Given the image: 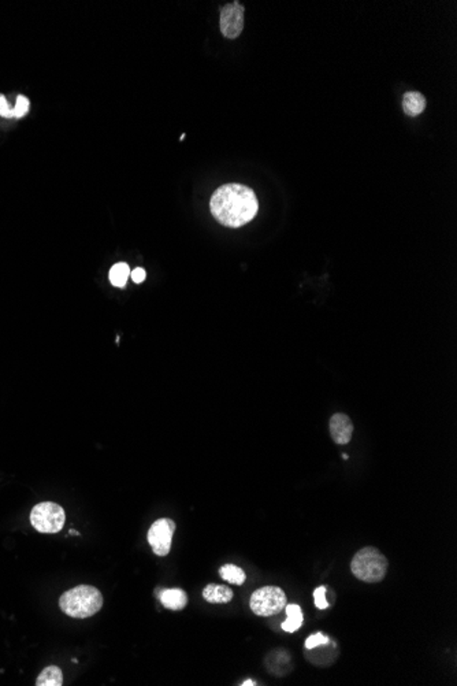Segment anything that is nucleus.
<instances>
[{
    "label": "nucleus",
    "instance_id": "nucleus-12",
    "mask_svg": "<svg viewBox=\"0 0 457 686\" xmlns=\"http://www.w3.org/2000/svg\"><path fill=\"white\" fill-rule=\"evenodd\" d=\"M63 673L58 666H48L36 680V686H62Z\"/></svg>",
    "mask_w": 457,
    "mask_h": 686
},
{
    "label": "nucleus",
    "instance_id": "nucleus-18",
    "mask_svg": "<svg viewBox=\"0 0 457 686\" xmlns=\"http://www.w3.org/2000/svg\"><path fill=\"white\" fill-rule=\"evenodd\" d=\"M314 600H315V606L319 608V610H324L329 607V603L326 600V588L324 586H319L315 589L314 592Z\"/></svg>",
    "mask_w": 457,
    "mask_h": 686
},
{
    "label": "nucleus",
    "instance_id": "nucleus-2",
    "mask_svg": "<svg viewBox=\"0 0 457 686\" xmlns=\"http://www.w3.org/2000/svg\"><path fill=\"white\" fill-rule=\"evenodd\" d=\"M59 607L70 618H91L102 610L103 596L92 585H78L61 596Z\"/></svg>",
    "mask_w": 457,
    "mask_h": 686
},
{
    "label": "nucleus",
    "instance_id": "nucleus-19",
    "mask_svg": "<svg viewBox=\"0 0 457 686\" xmlns=\"http://www.w3.org/2000/svg\"><path fill=\"white\" fill-rule=\"evenodd\" d=\"M0 115L4 118L14 116V109H11L3 95H0Z\"/></svg>",
    "mask_w": 457,
    "mask_h": 686
},
{
    "label": "nucleus",
    "instance_id": "nucleus-22",
    "mask_svg": "<svg viewBox=\"0 0 457 686\" xmlns=\"http://www.w3.org/2000/svg\"><path fill=\"white\" fill-rule=\"evenodd\" d=\"M70 534H71V536H75V534H77V536H80V533H78V531H75L74 529H71V530H70Z\"/></svg>",
    "mask_w": 457,
    "mask_h": 686
},
{
    "label": "nucleus",
    "instance_id": "nucleus-6",
    "mask_svg": "<svg viewBox=\"0 0 457 686\" xmlns=\"http://www.w3.org/2000/svg\"><path fill=\"white\" fill-rule=\"evenodd\" d=\"M174 531H176V522L170 518H160L157 522L152 524V526L148 530V543L155 555L158 556L169 555L171 549Z\"/></svg>",
    "mask_w": 457,
    "mask_h": 686
},
{
    "label": "nucleus",
    "instance_id": "nucleus-8",
    "mask_svg": "<svg viewBox=\"0 0 457 686\" xmlns=\"http://www.w3.org/2000/svg\"><path fill=\"white\" fill-rule=\"evenodd\" d=\"M353 433V423L351 418L345 414H334L330 419V435L334 443L339 445H345L351 441Z\"/></svg>",
    "mask_w": 457,
    "mask_h": 686
},
{
    "label": "nucleus",
    "instance_id": "nucleus-3",
    "mask_svg": "<svg viewBox=\"0 0 457 686\" xmlns=\"http://www.w3.org/2000/svg\"><path fill=\"white\" fill-rule=\"evenodd\" d=\"M389 562L386 556L374 547L362 548L352 559V574L367 584H377L384 581L388 572Z\"/></svg>",
    "mask_w": 457,
    "mask_h": 686
},
{
    "label": "nucleus",
    "instance_id": "nucleus-7",
    "mask_svg": "<svg viewBox=\"0 0 457 686\" xmlns=\"http://www.w3.org/2000/svg\"><path fill=\"white\" fill-rule=\"evenodd\" d=\"M244 29V6L238 1L228 3L221 10V32L228 39H237Z\"/></svg>",
    "mask_w": 457,
    "mask_h": 686
},
{
    "label": "nucleus",
    "instance_id": "nucleus-17",
    "mask_svg": "<svg viewBox=\"0 0 457 686\" xmlns=\"http://www.w3.org/2000/svg\"><path fill=\"white\" fill-rule=\"evenodd\" d=\"M330 642V639L323 636L322 633H317V634H312L310 636L307 640H305V648L307 649H315L318 646H322V645H326Z\"/></svg>",
    "mask_w": 457,
    "mask_h": 686
},
{
    "label": "nucleus",
    "instance_id": "nucleus-9",
    "mask_svg": "<svg viewBox=\"0 0 457 686\" xmlns=\"http://www.w3.org/2000/svg\"><path fill=\"white\" fill-rule=\"evenodd\" d=\"M160 603L171 611H181L188 604V595L183 589H164L159 595Z\"/></svg>",
    "mask_w": 457,
    "mask_h": 686
},
{
    "label": "nucleus",
    "instance_id": "nucleus-13",
    "mask_svg": "<svg viewBox=\"0 0 457 686\" xmlns=\"http://www.w3.org/2000/svg\"><path fill=\"white\" fill-rule=\"evenodd\" d=\"M285 611H286L288 619L282 623V629L288 633H295L301 627L303 620H304L301 608L298 604H286Z\"/></svg>",
    "mask_w": 457,
    "mask_h": 686
},
{
    "label": "nucleus",
    "instance_id": "nucleus-21",
    "mask_svg": "<svg viewBox=\"0 0 457 686\" xmlns=\"http://www.w3.org/2000/svg\"><path fill=\"white\" fill-rule=\"evenodd\" d=\"M241 685H243V686H251V685L253 686V685H256V682H255V681H252V680H248V681H245V682H243V684H241Z\"/></svg>",
    "mask_w": 457,
    "mask_h": 686
},
{
    "label": "nucleus",
    "instance_id": "nucleus-15",
    "mask_svg": "<svg viewBox=\"0 0 457 686\" xmlns=\"http://www.w3.org/2000/svg\"><path fill=\"white\" fill-rule=\"evenodd\" d=\"M110 282L116 288H123L130 277V267L126 263H116L110 270Z\"/></svg>",
    "mask_w": 457,
    "mask_h": 686
},
{
    "label": "nucleus",
    "instance_id": "nucleus-4",
    "mask_svg": "<svg viewBox=\"0 0 457 686\" xmlns=\"http://www.w3.org/2000/svg\"><path fill=\"white\" fill-rule=\"evenodd\" d=\"M66 522L65 510L59 504L44 502L30 511V524L35 530L44 534L59 533Z\"/></svg>",
    "mask_w": 457,
    "mask_h": 686
},
{
    "label": "nucleus",
    "instance_id": "nucleus-14",
    "mask_svg": "<svg viewBox=\"0 0 457 686\" xmlns=\"http://www.w3.org/2000/svg\"><path fill=\"white\" fill-rule=\"evenodd\" d=\"M219 574L221 577L228 582V584H233V585H243L247 579V574L245 572L241 569V567H237L231 563H228L225 566L221 567L219 570Z\"/></svg>",
    "mask_w": 457,
    "mask_h": 686
},
{
    "label": "nucleus",
    "instance_id": "nucleus-1",
    "mask_svg": "<svg viewBox=\"0 0 457 686\" xmlns=\"http://www.w3.org/2000/svg\"><path fill=\"white\" fill-rule=\"evenodd\" d=\"M209 208L221 225L240 228L256 217L259 203L251 188L241 183H226L214 192Z\"/></svg>",
    "mask_w": 457,
    "mask_h": 686
},
{
    "label": "nucleus",
    "instance_id": "nucleus-20",
    "mask_svg": "<svg viewBox=\"0 0 457 686\" xmlns=\"http://www.w3.org/2000/svg\"><path fill=\"white\" fill-rule=\"evenodd\" d=\"M130 275H132L133 282H136V284H141V282L145 279V275H145V270H144V269L138 267V269H135V270L130 273Z\"/></svg>",
    "mask_w": 457,
    "mask_h": 686
},
{
    "label": "nucleus",
    "instance_id": "nucleus-16",
    "mask_svg": "<svg viewBox=\"0 0 457 686\" xmlns=\"http://www.w3.org/2000/svg\"><path fill=\"white\" fill-rule=\"evenodd\" d=\"M29 106H30L29 99L26 96H23V95H20L17 97V103H16V107H14V116L16 118H23V116H25L26 113L29 112Z\"/></svg>",
    "mask_w": 457,
    "mask_h": 686
},
{
    "label": "nucleus",
    "instance_id": "nucleus-11",
    "mask_svg": "<svg viewBox=\"0 0 457 686\" xmlns=\"http://www.w3.org/2000/svg\"><path fill=\"white\" fill-rule=\"evenodd\" d=\"M426 107V99L419 92H407L403 97V109L406 114L416 116L420 114Z\"/></svg>",
    "mask_w": 457,
    "mask_h": 686
},
{
    "label": "nucleus",
    "instance_id": "nucleus-10",
    "mask_svg": "<svg viewBox=\"0 0 457 686\" xmlns=\"http://www.w3.org/2000/svg\"><path fill=\"white\" fill-rule=\"evenodd\" d=\"M203 597L212 604H226L233 598V591L226 585L209 584L203 589Z\"/></svg>",
    "mask_w": 457,
    "mask_h": 686
},
{
    "label": "nucleus",
    "instance_id": "nucleus-5",
    "mask_svg": "<svg viewBox=\"0 0 457 686\" xmlns=\"http://www.w3.org/2000/svg\"><path fill=\"white\" fill-rule=\"evenodd\" d=\"M288 603L285 592L278 586H263L255 591L250 600L252 613L259 617H274Z\"/></svg>",
    "mask_w": 457,
    "mask_h": 686
}]
</instances>
